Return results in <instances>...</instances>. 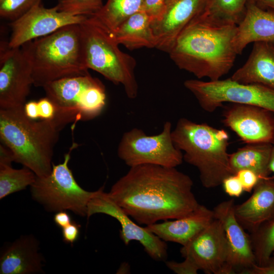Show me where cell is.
I'll return each mask as SVG.
<instances>
[{
	"instance_id": "obj_1",
	"label": "cell",
	"mask_w": 274,
	"mask_h": 274,
	"mask_svg": "<svg viewBox=\"0 0 274 274\" xmlns=\"http://www.w3.org/2000/svg\"><path fill=\"white\" fill-rule=\"evenodd\" d=\"M193 181L176 167L144 164L130 167L108 193L139 224L183 217L199 205Z\"/></svg>"
},
{
	"instance_id": "obj_2",
	"label": "cell",
	"mask_w": 274,
	"mask_h": 274,
	"mask_svg": "<svg viewBox=\"0 0 274 274\" xmlns=\"http://www.w3.org/2000/svg\"><path fill=\"white\" fill-rule=\"evenodd\" d=\"M236 27L210 24L198 15L182 30L167 53L179 68L198 79L219 80L232 68L237 55L232 45Z\"/></svg>"
},
{
	"instance_id": "obj_3",
	"label": "cell",
	"mask_w": 274,
	"mask_h": 274,
	"mask_svg": "<svg viewBox=\"0 0 274 274\" xmlns=\"http://www.w3.org/2000/svg\"><path fill=\"white\" fill-rule=\"evenodd\" d=\"M65 125L53 120L28 118L24 106L0 109V139L12 152L15 162L43 177L51 172L53 151Z\"/></svg>"
},
{
	"instance_id": "obj_4",
	"label": "cell",
	"mask_w": 274,
	"mask_h": 274,
	"mask_svg": "<svg viewBox=\"0 0 274 274\" xmlns=\"http://www.w3.org/2000/svg\"><path fill=\"white\" fill-rule=\"evenodd\" d=\"M80 24L65 26L20 47L31 66L33 85L43 87L63 78L89 74Z\"/></svg>"
},
{
	"instance_id": "obj_5",
	"label": "cell",
	"mask_w": 274,
	"mask_h": 274,
	"mask_svg": "<svg viewBox=\"0 0 274 274\" xmlns=\"http://www.w3.org/2000/svg\"><path fill=\"white\" fill-rule=\"evenodd\" d=\"M172 137L176 147L184 152L183 160L198 170L204 187H216L233 175L227 152L229 136L226 130L181 118Z\"/></svg>"
},
{
	"instance_id": "obj_6",
	"label": "cell",
	"mask_w": 274,
	"mask_h": 274,
	"mask_svg": "<svg viewBox=\"0 0 274 274\" xmlns=\"http://www.w3.org/2000/svg\"><path fill=\"white\" fill-rule=\"evenodd\" d=\"M80 27L86 67L115 85H122L128 98L136 97L134 58L120 49L111 32L93 16H88Z\"/></svg>"
},
{
	"instance_id": "obj_7",
	"label": "cell",
	"mask_w": 274,
	"mask_h": 274,
	"mask_svg": "<svg viewBox=\"0 0 274 274\" xmlns=\"http://www.w3.org/2000/svg\"><path fill=\"white\" fill-rule=\"evenodd\" d=\"M77 145L73 143L64 157L63 162L53 164L50 174L45 177L37 176L30 186L31 196L48 211H71L87 216V207L97 191H87L76 182L68 164L71 153Z\"/></svg>"
},
{
	"instance_id": "obj_8",
	"label": "cell",
	"mask_w": 274,
	"mask_h": 274,
	"mask_svg": "<svg viewBox=\"0 0 274 274\" xmlns=\"http://www.w3.org/2000/svg\"><path fill=\"white\" fill-rule=\"evenodd\" d=\"M184 85L204 111L212 113L225 102L261 107L274 113V90L256 84H242L230 78L203 81L186 80Z\"/></svg>"
},
{
	"instance_id": "obj_9",
	"label": "cell",
	"mask_w": 274,
	"mask_h": 274,
	"mask_svg": "<svg viewBox=\"0 0 274 274\" xmlns=\"http://www.w3.org/2000/svg\"><path fill=\"white\" fill-rule=\"evenodd\" d=\"M172 132L169 121L157 135H147L141 129H131L123 133L118 155L130 167L144 164L176 167L182 163L183 155L174 145Z\"/></svg>"
},
{
	"instance_id": "obj_10",
	"label": "cell",
	"mask_w": 274,
	"mask_h": 274,
	"mask_svg": "<svg viewBox=\"0 0 274 274\" xmlns=\"http://www.w3.org/2000/svg\"><path fill=\"white\" fill-rule=\"evenodd\" d=\"M97 213L110 216L119 222L121 225L120 237L125 245H128L132 241H138L153 260L162 261L166 259L167 246L165 242L146 227H142L133 222L109 193L104 191L103 187L97 190L88 204V218Z\"/></svg>"
},
{
	"instance_id": "obj_11",
	"label": "cell",
	"mask_w": 274,
	"mask_h": 274,
	"mask_svg": "<svg viewBox=\"0 0 274 274\" xmlns=\"http://www.w3.org/2000/svg\"><path fill=\"white\" fill-rule=\"evenodd\" d=\"M33 85L30 64L21 47L2 44L0 51V109L23 107Z\"/></svg>"
},
{
	"instance_id": "obj_12",
	"label": "cell",
	"mask_w": 274,
	"mask_h": 274,
	"mask_svg": "<svg viewBox=\"0 0 274 274\" xmlns=\"http://www.w3.org/2000/svg\"><path fill=\"white\" fill-rule=\"evenodd\" d=\"M88 16L75 15L59 11L55 6L46 8L36 4L24 14L13 21L12 32L8 42L10 48H18L24 44L48 36L66 25L80 24Z\"/></svg>"
},
{
	"instance_id": "obj_13",
	"label": "cell",
	"mask_w": 274,
	"mask_h": 274,
	"mask_svg": "<svg viewBox=\"0 0 274 274\" xmlns=\"http://www.w3.org/2000/svg\"><path fill=\"white\" fill-rule=\"evenodd\" d=\"M181 255L208 274H229L228 247L220 222L214 220L180 249Z\"/></svg>"
},
{
	"instance_id": "obj_14",
	"label": "cell",
	"mask_w": 274,
	"mask_h": 274,
	"mask_svg": "<svg viewBox=\"0 0 274 274\" xmlns=\"http://www.w3.org/2000/svg\"><path fill=\"white\" fill-rule=\"evenodd\" d=\"M222 122L247 144L274 143V113L265 109L230 103L224 106Z\"/></svg>"
},
{
	"instance_id": "obj_15",
	"label": "cell",
	"mask_w": 274,
	"mask_h": 274,
	"mask_svg": "<svg viewBox=\"0 0 274 274\" xmlns=\"http://www.w3.org/2000/svg\"><path fill=\"white\" fill-rule=\"evenodd\" d=\"M233 199L223 201L213 210L214 217L223 228L228 247L227 268L229 274L240 273L255 264L250 234L237 221L234 214Z\"/></svg>"
},
{
	"instance_id": "obj_16",
	"label": "cell",
	"mask_w": 274,
	"mask_h": 274,
	"mask_svg": "<svg viewBox=\"0 0 274 274\" xmlns=\"http://www.w3.org/2000/svg\"><path fill=\"white\" fill-rule=\"evenodd\" d=\"M207 0H165L162 14L151 21L156 48L168 53L185 27L200 14Z\"/></svg>"
},
{
	"instance_id": "obj_17",
	"label": "cell",
	"mask_w": 274,
	"mask_h": 274,
	"mask_svg": "<svg viewBox=\"0 0 274 274\" xmlns=\"http://www.w3.org/2000/svg\"><path fill=\"white\" fill-rule=\"evenodd\" d=\"M100 81L90 74L63 78L43 87L56 108L57 119L64 125L79 121V106L84 92Z\"/></svg>"
},
{
	"instance_id": "obj_18",
	"label": "cell",
	"mask_w": 274,
	"mask_h": 274,
	"mask_svg": "<svg viewBox=\"0 0 274 274\" xmlns=\"http://www.w3.org/2000/svg\"><path fill=\"white\" fill-rule=\"evenodd\" d=\"M235 216L241 225L252 233L262 224L274 220V179H261L251 196L234 205Z\"/></svg>"
},
{
	"instance_id": "obj_19",
	"label": "cell",
	"mask_w": 274,
	"mask_h": 274,
	"mask_svg": "<svg viewBox=\"0 0 274 274\" xmlns=\"http://www.w3.org/2000/svg\"><path fill=\"white\" fill-rule=\"evenodd\" d=\"M214 219L213 210L200 204L181 218L147 225L146 228L163 241L184 246L190 242Z\"/></svg>"
},
{
	"instance_id": "obj_20",
	"label": "cell",
	"mask_w": 274,
	"mask_h": 274,
	"mask_svg": "<svg viewBox=\"0 0 274 274\" xmlns=\"http://www.w3.org/2000/svg\"><path fill=\"white\" fill-rule=\"evenodd\" d=\"M263 42L274 46V11L265 10L250 2L232 40L234 49L241 54L251 43Z\"/></svg>"
},
{
	"instance_id": "obj_21",
	"label": "cell",
	"mask_w": 274,
	"mask_h": 274,
	"mask_svg": "<svg viewBox=\"0 0 274 274\" xmlns=\"http://www.w3.org/2000/svg\"><path fill=\"white\" fill-rule=\"evenodd\" d=\"M34 236H21L7 246L0 257V273L30 274L43 272V256Z\"/></svg>"
},
{
	"instance_id": "obj_22",
	"label": "cell",
	"mask_w": 274,
	"mask_h": 274,
	"mask_svg": "<svg viewBox=\"0 0 274 274\" xmlns=\"http://www.w3.org/2000/svg\"><path fill=\"white\" fill-rule=\"evenodd\" d=\"M230 79L238 83L260 84L274 90V46L263 42L254 43L248 60Z\"/></svg>"
},
{
	"instance_id": "obj_23",
	"label": "cell",
	"mask_w": 274,
	"mask_h": 274,
	"mask_svg": "<svg viewBox=\"0 0 274 274\" xmlns=\"http://www.w3.org/2000/svg\"><path fill=\"white\" fill-rule=\"evenodd\" d=\"M151 21L148 15L140 10L129 16L111 33L119 45L130 50L156 48Z\"/></svg>"
},
{
	"instance_id": "obj_24",
	"label": "cell",
	"mask_w": 274,
	"mask_h": 274,
	"mask_svg": "<svg viewBox=\"0 0 274 274\" xmlns=\"http://www.w3.org/2000/svg\"><path fill=\"white\" fill-rule=\"evenodd\" d=\"M272 144H247L229 154V164L233 175L243 169L255 172L261 179L268 178L271 173L269 161Z\"/></svg>"
},
{
	"instance_id": "obj_25",
	"label": "cell",
	"mask_w": 274,
	"mask_h": 274,
	"mask_svg": "<svg viewBox=\"0 0 274 274\" xmlns=\"http://www.w3.org/2000/svg\"><path fill=\"white\" fill-rule=\"evenodd\" d=\"M258 0H207L198 16L203 20L217 25H236L243 19L250 2Z\"/></svg>"
},
{
	"instance_id": "obj_26",
	"label": "cell",
	"mask_w": 274,
	"mask_h": 274,
	"mask_svg": "<svg viewBox=\"0 0 274 274\" xmlns=\"http://www.w3.org/2000/svg\"><path fill=\"white\" fill-rule=\"evenodd\" d=\"M144 0H108L95 17L111 32L125 20L141 10Z\"/></svg>"
},
{
	"instance_id": "obj_27",
	"label": "cell",
	"mask_w": 274,
	"mask_h": 274,
	"mask_svg": "<svg viewBox=\"0 0 274 274\" xmlns=\"http://www.w3.org/2000/svg\"><path fill=\"white\" fill-rule=\"evenodd\" d=\"M36 178L35 173L26 167L15 169L11 165L0 164V199L31 186Z\"/></svg>"
},
{
	"instance_id": "obj_28",
	"label": "cell",
	"mask_w": 274,
	"mask_h": 274,
	"mask_svg": "<svg viewBox=\"0 0 274 274\" xmlns=\"http://www.w3.org/2000/svg\"><path fill=\"white\" fill-rule=\"evenodd\" d=\"M250 236L255 263L264 265L274 251V220L262 224Z\"/></svg>"
},
{
	"instance_id": "obj_29",
	"label": "cell",
	"mask_w": 274,
	"mask_h": 274,
	"mask_svg": "<svg viewBox=\"0 0 274 274\" xmlns=\"http://www.w3.org/2000/svg\"><path fill=\"white\" fill-rule=\"evenodd\" d=\"M59 11L75 15L92 16L103 6L102 0H59Z\"/></svg>"
},
{
	"instance_id": "obj_30",
	"label": "cell",
	"mask_w": 274,
	"mask_h": 274,
	"mask_svg": "<svg viewBox=\"0 0 274 274\" xmlns=\"http://www.w3.org/2000/svg\"><path fill=\"white\" fill-rule=\"evenodd\" d=\"M41 0H0V15L12 20L24 14Z\"/></svg>"
},
{
	"instance_id": "obj_31",
	"label": "cell",
	"mask_w": 274,
	"mask_h": 274,
	"mask_svg": "<svg viewBox=\"0 0 274 274\" xmlns=\"http://www.w3.org/2000/svg\"><path fill=\"white\" fill-rule=\"evenodd\" d=\"M238 178L244 191L251 192L261 179L255 172L248 169L238 170L235 174Z\"/></svg>"
},
{
	"instance_id": "obj_32",
	"label": "cell",
	"mask_w": 274,
	"mask_h": 274,
	"mask_svg": "<svg viewBox=\"0 0 274 274\" xmlns=\"http://www.w3.org/2000/svg\"><path fill=\"white\" fill-rule=\"evenodd\" d=\"M222 185L225 193L231 197H238L244 191L241 182L235 174L226 177Z\"/></svg>"
},
{
	"instance_id": "obj_33",
	"label": "cell",
	"mask_w": 274,
	"mask_h": 274,
	"mask_svg": "<svg viewBox=\"0 0 274 274\" xmlns=\"http://www.w3.org/2000/svg\"><path fill=\"white\" fill-rule=\"evenodd\" d=\"M165 3V0H144L141 10L144 11L152 21L162 14Z\"/></svg>"
},
{
	"instance_id": "obj_34",
	"label": "cell",
	"mask_w": 274,
	"mask_h": 274,
	"mask_svg": "<svg viewBox=\"0 0 274 274\" xmlns=\"http://www.w3.org/2000/svg\"><path fill=\"white\" fill-rule=\"evenodd\" d=\"M184 258V261L181 262L167 261L166 266L177 274H197L199 270L197 266L188 258Z\"/></svg>"
},
{
	"instance_id": "obj_35",
	"label": "cell",
	"mask_w": 274,
	"mask_h": 274,
	"mask_svg": "<svg viewBox=\"0 0 274 274\" xmlns=\"http://www.w3.org/2000/svg\"><path fill=\"white\" fill-rule=\"evenodd\" d=\"M39 119L40 120H53L56 116V108L53 103L47 97L37 101Z\"/></svg>"
},
{
	"instance_id": "obj_36",
	"label": "cell",
	"mask_w": 274,
	"mask_h": 274,
	"mask_svg": "<svg viewBox=\"0 0 274 274\" xmlns=\"http://www.w3.org/2000/svg\"><path fill=\"white\" fill-rule=\"evenodd\" d=\"M81 226L74 221L62 228L63 241L67 243L73 244L79 236Z\"/></svg>"
},
{
	"instance_id": "obj_37",
	"label": "cell",
	"mask_w": 274,
	"mask_h": 274,
	"mask_svg": "<svg viewBox=\"0 0 274 274\" xmlns=\"http://www.w3.org/2000/svg\"><path fill=\"white\" fill-rule=\"evenodd\" d=\"M242 273L274 274V256L272 255L264 265H258L255 263Z\"/></svg>"
},
{
	"instance_id": "obj_38",
	"label": "cell",
	"mask_w": 274,
	"mask_h": 274,
	"mask_svg": "<svg viewBox=\"0 0 274 274\" xmlns=\"http://www.w3.org/2000/svg\"><path fill=\"white\" fill-rule=\"evenodd\" d=\"M54 221L59 227L62 228L73 221L70 215L66 211L57 212L54 216Z\"/></svg>"
},
{
	"instance_id": "obj_39",
	"label": "cell",
	"mask_w": 274,
	"mask_h": 274,
	"mask_svg": "<svg viewBox=\"0 0 274 274\" xmlns=\"http://www.w3.org/2000/svg\"><path fill=\"white\" fill-rule=\"evenodd\" d=\"M24 111L26 116L32 120H38L39 115L37 108V101H30L25 104Z\"/></svg>"
},
{
	"instance_id": "obj_40",
	"label": "cell",
	"mask_w": 274,
	"mask_h": 274,
	"mask_svg": "<svg viewBox=\"0 0 274 274\" xmlns=\"http://www.w3.org/2000/svg\"><path fill=\"white\" fill-rule=\"evenodd\" d=\"M256 5L263 9L274 11V0H258Z\"/></svg>"
},
{
	"instance_id": "obj_41",
	"label": "cell",
	"mask_w": 274,
	"mask_h": 274,
	"mask_svg": "<svg viewBox=\"0 0 274 274\" xmlns=\"http://www.w3.org/2000/svg\"><path fill=\"white\" fill-rule=\"evenodd\" d=\"M269 169L271 173L274 174V143L272 144V149L269 161Z\"/></svg>"
},
{
	"instance_id": "obj_42",
	"label": "cell",
	"mask_w": 274,
	"mask_h": 274,
	"mask_svg": "<svg viewBox=\"0 0 274 274\" xmlns=\"http://www.w3.org/2000/svg\"><path fill=\"white\" fill-rule=\"evenodd\" d=\"M272 255H273V256H274V251H273V253H272Z\"/></svg>"
}]
</instances>
